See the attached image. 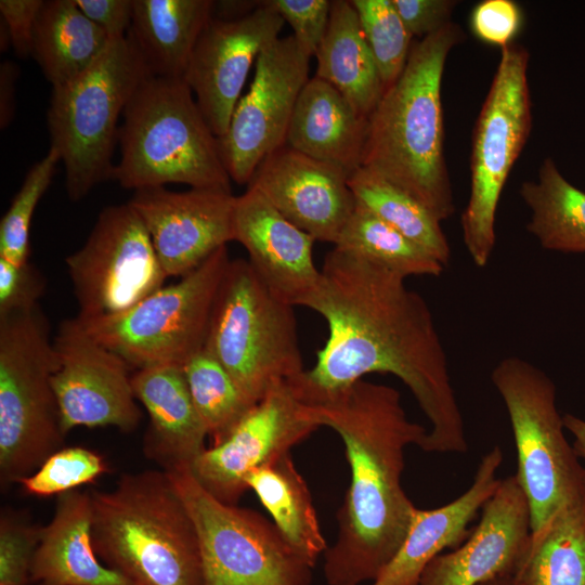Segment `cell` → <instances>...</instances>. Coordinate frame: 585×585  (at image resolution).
Instances as JSON below:
<instances>
[{
	"label": "cell",
	"instance_id": "cell-20",
	"mask_svg": "<svg viewBox=\"0 0 585 585\" xmlns=\"http://www.w3.org/2000/svg\"><path fill=\"white\" fill-rule=\"evenodd\" d=\"M348 179L342 169L285 144L261 161L247 185L315 240L335 245L355 208Z\"/></svg>",
	"mask_w": 585,
	"mask_h": 585
},
{
	"label": "cell",
	"instance_id": "cell-29",
	"mask_svg": "<svg viewBox=\"0 0 585 585\" xmlns=\"http://www.w3.org/2000/svg\"><path fill=\"white\" fill-rule=\"evenodd\" d=\"M288 545L314 567L327 549L307 482L290 453L260 467L246 478Z\"/></svg>",
	"mask_w": 585,
	"mask_h": 585
},
{
	"label": "cell",
	"instance_id": "cell-11",
	"mask_svg": "<svg viewBox=\"0 0 585 585\" xmlns=\"http://www.w3.org/2000/svg\"><path fill=\"white\" fill-rule=\"evenodd\" d=\"M529 60V51L516 42L500 49L472 133L470 194L460 224L465 247L478 268L486 266L492 257L499 198L531 132Z\"/></svg>",
	"mask_w": 585,
	"mask_h": 585
},
{
	"label": "cell",
	"instance_id": "cell-14",
	"mask_svg": "<svg viewBox=\"0 0 585 585\" xmlns=\"http://www.w3.org/2000/svg\"><path fill=\"white\" fill-rule=\"evenodd\" d=\"M310 58L292 35L277 38L258 56L249 90L219 139L232 181L248 184L261 161L286 144L297 100L309 80Z\"/></svg>",
	"mask_w": 585,
	"mask_h": 585
},
{
	"label": "cell",
	"instance_id": "cell-16",
	"mask_svg": "<svg viewBox=\"0 0 585 585\" xmlns=\"http://www.w3.org/2000/svg\"><path fill=\"white\" fill-rule=\"evenodd\" d=\"M317 428L303 416L290 384L273 385L240 419L229 437L205 448L190 470L213 497L236 505L248 490L246 478L309 437Z\"/></svg>",
	"mask_w": 585,
	"mask_h": 585
},
{
	"label": "cell",
	"instance_id": "cell-26",
	"mask_svg": "<svg viewBox=\"0 0 585 585\" xmlns=\"http://www.w3.org/2000/svg\"><path fill=\"white\" fill-rule=\"evenodd\" d=\"M127 37L152 76L183 79L194 48L213 17L211 0H133Z\"/></svg>",
	"mask_w": 585,
	"mask_h": 585
},
{
	"label": "cell",
	"instance_id": "cell-24",
	"mask_svg": "<svg viewBox=\"0 0 585 585\" xmlns=\"http://www.w3.org/2000/svg\"><path fill=\"white\" fill-rule=\"evenodd\" d=\"M30 580L31 585H132L94 551L90 491L56 496L53 517L40 530Z\"/></svg>",
	"mask_w": 585,
	"mask_h": 585
},
{
	"label": "cell",
	"instance_id": "cell-28",
	"mask_svg": "<svg viewBox=\"0 0 585 585\" xmlns=\"http://www.w3.org/2000/svg\"><path fill=\"white\" fill-rule=\"evenodd\" d=\"M110 41L75 0H48L37 18L31 56L47 80L56 87L90 68Z\"/></svg>",
	"mask_w": 585,
	"mask_h": 585
},
{
	"label": "cell",
	"instance_id": "cell-48",
	"mask_svg": "<svg viewBox=\"0 0 585 585\" xmlns=\"http://www.w3.org/2000/svg\"><path fill=\"white\" fill-rule=\"evenodd\" d=\"M479 585H520L514 576H502L481 583Z\"/></svg>",
	"mask_w": 585,
	"mask_h": 585
},
{
	"label": "cell",
	"instance_id": "cell-5",
	"mask_svg": "<svg viewBox=\"0 0 585 585\" xmlns=\"http://www.w3.org/2000/svg\"><path fill=\"white\" fill-rule=\"evenodd\" d=\"M110 179L128 190L182 183L231 190L219 139L183 79L147 77L127 104Z\"/></svg>",
	"mask_w": 585,
	"mask_h": 585
},
{
	"label": "cell",
	"instance_id": "cell-45",
	"mask_svg": "<svg viewBox=\"0 0 585 585\" xmlns=\"http://www.w3.org/2000/svg\"><path fill=\"white\" fill-rule=\"evenodd\" d=\"M17 77V68L10 62H4L0 67V125L6 127L14 112V86Z\"/></svg>",
	"mask_w": 585,
	"mask_h": 585
},
{
	"label": "cell",
	"instance_id": "cell-32",
	"mask_svg": "<svg viewBox=\"0 0 585 585\" xmlns=\"http://www.w3.org/2000/svg\"><path fill=\"white\" fill-rule=\"evenodd\" d=\"M348 184L358 205L448 264L451 247L441 221L416 198L364 167L350 174Z\"/></svg>",
	"mask_w": 585,
	"mask_h": 585
},
{
	"label": "cell",
	"instance_id": "cell-17",
	"mask_svg": "<svg viewBox=\"0 0 585 585\" xmlns=\"http://www.w3.org/2000/svg\"><path fill=\"white\" fill-rule=\"evenodd\" d=\"M284 18L270 0L237 20L212 17L203 30L183 80L214 135L227 128L252 64L280 38Z\"/></svg>",
	"mask_w": 585,
	"mask_h": 585
},
{
	"label": "cell",
	"instance_id": "cell-41",
	"mask_svg": "<svg viewBox=\"0 0 585 585\" xmlns=\"http://www.w3.org/2000/svg\"><path fill=\"white\" fill-rule=\"evenodd\" d=\"M46 278L29 261L13 263L0 258V316L38 307Z\"/></svg>",
	"mask_w": 585,
	"mask_h": 585
},
{
	"label": "cell",
	"instance_id": "cell-25",
	"mask_svg": "<svg viewBox=\"0 0 585 585\" xmlns=\"http://www.w3.org/2000/svg\"><path fill=\"white\" fill-rule=\"evenodd\" d=\"M366 133L367 117L335 87L314 76L297 100L286 144L350 177L362 166Z\"/></svg>",
	"mask_w": 585,
	"mask_h": 585
},
{
	"label": "cell",
	"instance_id": "cell-30",
	"mask_svg": "<svg viewBox=\"0 0 585 585\" xmlns=\"http://www.w3.org/2000/svg\"><path fill=\"white\" fill-rule=\"evenodd\" d=\"M520 196L531 210L526 230L547 250L585 252V192L570 183L556 162L543 160L536 181H525Z\"/></svg>",
	"mask_w": 585,
	"mask_h": 585
},
{
	"label": "cell",
	"instance_id": "cell-43",
	"mask_svg": "<svg viewBox=\"0 0 585 585\" xmlns=\"http://www.w3.org/2000/svg\"><path fill=\"white\" fill-rule=\"evenodd\" d=\"M43 0H1L0 13L20 57L32 55L34 35Z\"/></svg>",
	"mask_w": 585,
	"mask_h": 585
},
{
	"label": "cell",
	"instance_id": "cell-8",
	"mask_svg": "<svg viewBox=\"0 0 585 585\" xmlns=\"http://www.w3.org/2000/svg\"><path fill=\"white\" fill-rule=\"evenodd\" d=\"M204 349L252 404L276 382L304 370L294 306L276 297L245 259L227 265Z\"/></svg>",
	"mask_w": 585,
	"mask_h": 585
},
{
	"label": "cell",
	"instance_id": "cell-38",
	"mask_svg": "<svg viewBox=\"0 0 585 585\" xmlns=\"http://www.w3.org/2000/svg\"><path fill=\"white\" fill-rule=\"evenodd\" d=\"M41 526L22 514L3 509L0 516V585H31L30 572Z\"/></svg>",
	"mask_w": 585,
	"mask_h": 585
},
{
	"label": "cell",
	"instance_id": "cell-46",
	"mask_svg": "<svg viewBox=\"0 0 585 585\" xmlns=\"http://www.w3.org/2000/svg\"><path fill=\"white\" fill-rule=\"evenodd\" d=\"M262 1H214L213 17L220 20L242 18L261 5Z\"/></svg>",
	"mask_w": 585,
	"mask_h": 585
},
{
	"label": "cell",
	"instance_id": "cell-22",
	"mask_svg": "<svg viewBox=\"0 0 585 585\" xmlns=\"http://www.w3.org/2000/svg\"><path fill=\"white\" fill-rule=\"evenodd\" d=\"M502 463L503 451L495 445L482 456L460 496L439 508H417L403 544L370 585H419L432 559L469 537L471 522L500 483L496 476Z\"/></svg>",
	"mask_w": 585,
	"mask_h": 585
},
{
	"label": "cell",
	"instance_id": "cell-33",
	"mask_svg": "<svg viewBox=\"0 0 585 585\" xmlns=\"http://www.w3.org/2000/svg\"><path fill=\"white\" fill-rule=\"evenodd\" d=\"M335 247L403 277L440 276L444 265L399 231L355 203Z\"/></svg>",
	"mask_w": 585,
	"mask_h": 585
},
{
	"label": "cell",
	"instance_id": "cell-39",
	"mask_svg": "<svg viewBox=\"0 0 585 585\" xmlns=\"http://www.w3.org/2000/svg\"><path fill=\"white\" fill-rule=\"evenodd\" d=\"M287 22L301 50L310 57L315 53L326 34L332 1L329 0H270Z\"/></svg>",
	"mask_w": 585,
	"mask_h": 585
},
{
	"label": "cell",
	"instance_id": "cell-36",
	"mask_svg": "<svg viewBox=\"0 0 585 585\" xmlns=\"http://www.w3.org/2000/svg\"><path fill=\"white\" fill-rule=\"evenodd\" d=\"M60 161L58 153L50 147L47 155L28 170L0 221V258L17 264L29 261L31 219Z\"/></svg>",
	"mask_w": 585,
	"mask_h": 585
},
{
	"label": "cell",
	"instance_id": "cell-49",
	"mask_svg": "<svg viewBox=\"0 0 585 585\" xmlns=\"http://www.w3.org/2000/svg\"><path fill=\"white\" fill-rule=\"evenodd\" d=\"M582 492H583V497L585 499V467H584L583 477H582Z\"/></svg>",
	"mask_w": 585,
	"mask_h": 585
},
{
	"label": "cell",
	"instance_id": "cell-35",
	"mask_svg": "<svg viewBox=\"0 0 585 585\" xmlns=\"http://www.w3.org/2000/svg\"><path fill=\"white\" fill-rule=\"evenodd\" d=\"M365 39L375 58L385 90L404 70L413 36L405 27L392 0H351Z\"/></svg>",
	"mask_w": 585,
	"mask_h": 585
},
{
	"label": "cell",
	"instance_id": "cell-21",
	"mask_svg": "<svg viewBox=\"0 0 585 585\" xmlns=\"http://www.w3.org/2000/svg\"><path fill=\"white\" fill-rule=\"evenodd\" d=\"M233 222L234 240L245 247L249 263L268 288L281 300L302 306L321 277L313 261L314 237L250 186L236 196Z\"/></svg>",
	"mask_w": 585,
	"mask_h": 585
},
{
	"label": "cell",
	"instance_id": "cell-1",
	"mask_svg": "<svg viewBox=\"0 0 585 585\" xmlns=\"http://www.w3.org/2000/svg\"><path fill=\"white\" fill-rule=\"evenodd\" d=\"M306 299L328 325L312 368L287 380L306 405L322 403L367 374H392L413 393L430 422L427 453L468 451L447 358L426 300L405 277L335 247Z\"/></svg>",
	"mask_w": 585,
	"mask_h": 585
},
{
	"label": "cell",
	"instance_id": "cell-6",
	"mask_svg": "<svg viewBox=\"0 0 585 585\" xmlns=\"http://www.w3.org/2000/svg\"><path fill=\"white\" fill-rule=\"evenodd\" d=\"M152 76L133 42L113 39L100 58L75 79L52 87L48 109L50 147L65 170L73 202L110 179L119 119L139 86Z\"/></svg>",
	"mask_w": 585,
	"mask_h": 585
},
{
	"label": "cell",
	"instance_id": "cell-19",
	"mask_svg": "<svg viewBox=\"0 0 585 585\" xmlns=\"http://www.w3.org/2000/svg\"><path fill=\"white\" fill-rule=\"evenodd\" d=\"M532 536L526 497L515 474L500 479L481 509L469 537L451 552L441 554L424 570L419 585H479L514 576Z\"/></svg>",
	"mask_w": 585,
	"mask_h": 585
},
{
	"label": "cell",
	"instance_id": "cell-31",
	"mask_svg": "<svg viewBox=\"0 0 585 585\" xmlns=\"http://www.w3.org/2000/svg\"><path fill=\"white\" fill-rule=\"evenodd\" d=\"M520 585H585V499L564 504L532 534L515 575Z\"/></svg>",
	"mask_w": 585,
	"mask_h": 585
},
{
	"label": "cell",
	"instance_id": "cell-2",
	"mask_svg": "<svg viewBox=\"0 0 585 585\" xmlns=\"http://www.w3.org/2000/svg\"><path fill=\"white\" fill-rule=\"evenodd\" d=\"M303 416L341 438L351 481L337 512L338 534L324 555L328 585L373 582L394 557L417 507L402 487L404 450L421 446L428 429L412 421L393 387L358 380Z\"/></svg>",
	"mask_w": 585,
	"mask_h": 585
},
{
	"label": "cell",
	"instance_id": "cell-7",
	"mask_svg": "<svg viewBox=\"0 0 585 585\" xmlns=\"http://www.w3.org/2000/svg\"><path fill=\"white\" fill-rule=\"evenodd\" d=\"M57 358L39 309L0 316V483L36 471L64 447L52 386Z\"/></svg>",
	"mask_w": 585,
	"mask_h": 585
},
{
	"label": "cell",
	"instance_id": "cell-42",
	"mask_svg": "<svg viewBox=\"0 0 585 585\" xmlns=\"http://www.w3.org/2000/svg\"><path fill=\"white\" fill-rule=\"evenodd\" d=\"M401 20L413 37L430 36L452 22L456 0H392Z\"/></svg>",
	"mask_w": 585,
	"mask_h": 585
},
{
	"label": "cell",
	"instance_id": "cell-34",
	"mask_svg": "<svg viewBox=\"0 0 585 585\" xmlns=\"http://www.w3.org/2000/svg\"><path fill=\"white\" fill-rule=\"evenodd\" d=\"M182 368L208 437L212 445H218L255 404L244 395L221 363L204 348L188 359Z\"/></svg>",
	"mask_w": 585,
	"mask_h": 585
},
{
	"label": "cell",
	"instance_id": "cell-13",
	"mask_svg": "<svg viewBox=\"0 0 585 585\" xmlns=\"http://www.w3.org/2000/svg\"><path fill=\"white\" fill-rule=\"evenodd\" d=\"M65 262L79 318L126 311L162 287L168 277L129 203L104 208L86 243Z\"/></svg>",
	"mask_w": 585,
	"mask_h": 585
},
{
	"label": "cell",
	"instance_id": "cell-15",
	"mask_svg": "<svg viewBox=\"0 0 585 585\" xmlns=\"http://www.w3.org/2000/svg\"><path fill=\"white\" fill-rule=\"evenodd\" d=\"M57 366L52 386L65 435L76 427L135 430L141 420L128 363L92 338L76 317L53 339Z\"/></svg>",
	"mask_w": 585,
	"mask_h": 585
},
{
	"label": "cell",
	"instance_id": "cell-18",
	"mask_svg": "<svg viewBox=\"0 0 585 585\" xmlns=\"http://www.w3.org/2000/svg\"><path fill=\"white\" fill-rule=\"evenodd\" d=\"M235 199L232 190L158 186L134 191L128 203L143 221L166 275L183 277L234 240Z\"/></svg>",
	"mask_w": 585,
	"mask_h": 585
},
{
	"label": "cell",
	"instance_id": "cell-27",
	"mask_svg": "<svg viewBox=\"0 0 585 585\" xmlns=\"http://www.w3.org/2000/svg\"><path fill=\"white\" fill-rule=\"evenodd\" d=\"M315 57V76L335 87L368 118L385 87L351 0L332 1L327 30Z\"/></svg>",
	"mask_w": 585,
	"mask_h": 585
},
{
	"label": "cell",
	"instance_id": "cell-4",
	"mask_svg": "<svg viewBox=\"0 0 585 585\" xmlns=\"http://www.w3.org/2000/svg\"><path fill=\"white\" fill-rule=\"evenodd\" d=\"M99 559L132 585H204L195 525L168 473H125L90 491Z\"/></svg>",
	"mask_w": 585,
	"mask_h": 585
},
{
	"label": "cell",
	"instance_id": "cell-40",
	"mask_svg": "<svg viewBox=\"0 0 585 585\" xmlns=\"http://www.w3.org/2000/svg\"><path fill=\"white\" fill-rule=\"evenodd\" d=\"M523 25L521 6L512 0H483L470 14L474 37L500 49L514 43Z\"/></svg>",
	"mask_w": 585,
	"mask_h": 585
},
{
	"label": "cell",
	"instance_id": "cell-12",
	"mask_svg": "<svg viewBox=\"0 0 585 585\" xmlns=\"http://www.w3.org/2000/svg\"><path fill=\"white\" fill-rule=\"evenodd\" d=\"M195 525L204 585H310L312 569L259 512L220 502L190 468L166 471Z\"/></svg>",
	"mask_w": 585,
	"mask_h": 585
},
{
	"label": "cell",
	"instance_id": "cell-10",
	"mask_svg": "<svg viewBox=\"0 0 585 585\" xmlns=\"http://www.w3.org/2000/svg\"><path fill=\"white\" fill-rule=\"evenodd\" d=\"M231 259L226 246L200 266L120 313L79 318L98 342L134 369L183 366L204 348L217 292Z\"/></svg>",
	"mask_w": 585,
	"mask_h": 585
},
{
	"label": "cell",
	"instance_id": "cell-3",
	"mask_svg": "<svg viewBox=\"0 0 585 585\" xmlns=\"http://www.w3.org/2000/svg\"><path fill=\"white\" fill-rule=\"evenodd\" d=\"M464 40L450 22L413 43L404 70L367 118L362 166L407 192L441 222L454 211L444 156L442 78Z\"/></svg>",
	"mask_w": 585,
	"mask_h": 585
},
{
	"label": "cell",
	"instance_id": "cell-44",
	"mask_svg": "<svg viewBox=\"0 0 585 585\" xmlns=\"http://www.w3.org/2000/svg\"><path fill=\"white\" fill-rule=\"evenodd\" d=\"M83 14L104 30L109 39L127 36L133 0H75Z\"/></svg>",
	"mask_w": 585,
	"mask_h": 585
},
{
	"label": "cell",
	"instance_id": "cell-47",
	"mask_svg": "<svg viewBox=\"0 0 585 585\" xmlns=\"http://www.w3.org/2000/svg\"><path fill=\"white\" fill-rule=\"evenodd\" d=\"M563 425L573 437V448L580 459L585 460V419L573 414L563 415Z\"/></svg>",
	"mask_w": 585,
	"mask_h": 585
},
{
	"label": "cell",
	"instance_id": "cell-9",
	"mask_svg": "<svg viewBox=\"0 0 585 585\" xmlns=\"http://www.w3.org/2000/svg\"><path fill=\"white\" fill-rule=\"evenodd\" d=\"M491 380L507 410L517 451V481L538 532L568 502L582 494L584 467L564 431L551 378L518 356L500 360Z\"/></svg>",
	"mask_w": 585,
	"mask_h": 585
},
{
	"label": "cell",
	"instance_id": "cell-23",
	"mask_svg": "<svg viewBox=\"0 0 585 585\" xmlns=\"http://www.w3.org/2000/svg\"><path fill=\"white\" fill-rule=\"evenodd\" d=\"M131 382L135 399L150 417L144 439L146 455L165 471L191 468L206 448L208 433L192 401L182 366L138 369Z\"/></svg>",
	"mask_w": 585,
	"mask_h": 585
},
{
	"label": "cell",
	"instance_id": "cell-37",
	"mask_svg": "<svg viewBox=\"0 0 585 585\" xmlns=\"http://www.w3.org/2000/svg\"><path fill=\"white\" fill-rule=\"evenodd\" d=\"M109 471L104 457L83 446H64L17 483L34 496H52L93 483Z\"/></svg>",
	"mask_w": 585,
	"mask_h": 585
}]
</instances>
